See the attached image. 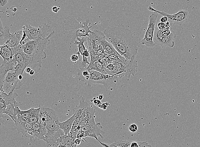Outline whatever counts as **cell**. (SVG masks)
<instances>
[{"label":"cell","mask_w":200,"mask_h":147,"mask_svg":"<svg viewBox=\"0 0 200 147\" xmlns=\"http://www.w3.org/2000/svg\"><path fill=\"white\" fill-rule=\"evenodd\" d=\"M123 64V77H126L129 79L131 76H135V74L137 72V69L138 67L137 61L136 59L135 56L132 57L130 60H126V62Z\"/></svg>","instance_id":"2e32d148"},{"label":"cell","mask_w":200,"mask_h":147,"mask_svg":"<svg viewBox=\"0 0 200 147\" xmlns=\"http://www.w3.org/2000/svg\"><path fill=\"white\" fill-rule=\"evenodd\" d=\"M157 18V13H154L149 16L147 29L145 33L144 38L140 41L141 44L146 46L147 47H153L156 45L154 41V37Z\"/></svg>","instance_id":"ba28073f"},{"label":"cell","mask_w":200,"mask_h":147,"mask_svg":"<svg viewBox=\"0 0 200 147\" xmlns=\"http://www.w3.org/2000/svg\"><path fill=\"white\" fill-rule=\"evenodd\" d=\"M87 38L89 42L88 49L90 52L91 56H95V53L102 47V41L106 39V35L103 32L99 30L98 28L94 29Z\"/></svg>","instance_id":"7c38bea8"},{"label":"cell","mask_w":200,"mask_h":147,"mask_svg":"<svg viewBox=\"0 0 200 147\" xmlns=\"http://www.w3.org/2000/svg\"><path fill=\"white\" fill-rule=\"evenodd\" d=\"M53 147H68L66 145L63 143H59V142H57L55 145Z\"/></svg>","instance_id":"8d00e7d4"},{"label":"cell","mask_w":200,"mask_h":147,"mask_svg":"<svg viewBox=\"0 0 200 147\" xmlns=\"http://www.w3.org/2000/svg\"><path fill=\"white\" fill-rule=\"evenodd\" d=\"M31 70V68L29 67H28L26 68L25 70V71L26 72L27 74H29L30 73V71Z\"/></svg>","instance_id":"7bdbcfd3"},{"label":"cell","mask_w":200,"mask_h":147,"mask_svg":"<svg viewBox=\"0 0 200 147\" xmlns=\"http://www.w3.org/2000/svg\"><path fill=\"white\" fill-rule=\"evenodd\" d=\"M27 38L30 40H37L46 38L51 33V26L43 24L38 27H33L30 25L25 26Z\"/></svg>","instance_id":"8992f818"},{"label":"cell","mask_w":200,"mask_h":147,"mask_svg":"<svg viewBox=\"0 0 200 147\" xmlns=\"http://www.w3.org/2000/svg\"><path fill=\"white\" fill-rule=\"evenodd\" d=\"M11 118L14 122L13 127L12 129L13 130H16L18 134L22 133L23 137L28 138L31 142L33 139L35 140L34 134L31 123L27 121L19 114L11 117Z\"/></svg>","instance_id":"5b68a950"},{"label":"cell","mask_w":200,"mask_h":147,"mask_svg":"<svg viewBox=\"0 0 200 147\" xmlns=\"http://www.w3.org/2000/svg\"><path fill=\"white\" fill-rule=\"evenodd\" d=\"M168 18L166 16H163L162 18H161L160 19V22L162 23H165L167 22L168 21Z\"/></svg>","instance_id":"f35d334b"},{"label":"cell","mask_w":200,"mask_h":147,"mask_svg":"<svg viewBox=\"0 0 200 147\" xmlns=\"http://www.w3.org/2000/svg\"><path fill=\"white\" fill-rule=\"evenodd\" d=\"M176 38V34L173 30H172L171 33L169 36L164 37L159 41L156 43V45L161 46L162 47H168L173 48L175 46V41Z\"/></svg>","instance_id":"d6986e66"},{"label":"cell","mask_w":200,"mask_h":147,"mask_svg":"<svg viewBox=\"0 0 200 147\" xmlns=\"http://www.w3.org/2000/svg\"><path fill=\"white\" fill-rule=\"evenodd\" d=\"M0 55L3 58V61L13 59L14 56L12 48L6 45L0 46Z\"/></svg>","instance_id":"603a6c76"},{"label":"cell","mask_w":200,"mask_h":147,"mask_svg":"<svg viewBox=\"0 0 200 147\" xmlns=\"http://www.w3.org/2000/svg\"><path fill=\"white\" fill-rule=\"evenodd\" d=\"M80 56L78 54H74V55L71 56V60L72 61L76 62L78 61L79 58H80Z\"/></svg>","instance_id":"4dcf8cb0"},{"label":"cell","mask_w":200,"mask_h":147,"mask_svg":"<svg viewBox=\"0 0 200 147\" xmlns=\"http://www.w3.org/2000/svg\"><path fill=\"white\" fill-rule=\"evenodd\" d=\"M40 108H32L31 113L28 117L26 119L27 121L33 123L39 122Z\"/></svg>","instance_id":"83f0119b"},{"label":"cell","mask_w":200,"mask_h":147,"mask_svg":"<svg viewBox=\"0 0 200 147\" xmlns=\"http://www.w3.org/2000/svg\"><path fill=\"white\" fill-rule=\"evenodd\" d=\"M148 10L149 11L154 12L164 16L167 17L172 23L178 26L181 25L186 21H187L190 15L188 11L186 10H180L176 13L172 15L169 14L164 12L157 10L150 6L148 7Z\"/></svg>","instance_id":"8fae6325"},{"label":"cell","mask_w":200,"mask_h":147,"mask_svg":"<svg viewBox=\"0 0 200 147\" xmlns=\"http://www.w3.org/2000/svg\"><path fill=\"white\" fill-rule=\"evenodd\" d=\"M10 0H0V6L1 9H4L7 7Z\"/></svg>","instance_id":"f1b7e54d"},{"label":"cell","mask_w":200,"mask_h":147,"mask_svg":"<svg viewBox=\"0 0 200 147\" xmlns=\"http://www.w3.org/2000/svg\"><path fill=\"white\" fill-rule=\"evenodd\" d=\"M60 10V8L58 7H56V6L53 7L52 8V12H54V13H58V12H59Z\"/></svg>","instance_id":"ab89813d"},{"label":"cell","mask_w":200,"mask_h":147,"mask_svg":"<svg viewBox=\"0 0 200 147\" xmlns=\"http://www.w3.org/2000/svg\"><path fill=\"white\" fill-rule=\"evenodd\" d=\"M39 122L43 126H46L47 123L51 121L59 120L56 112L54 110L47 107H40Z\"/></svg>","instance_id":"5bb4252c"},{"label":"cell","mask_w":200,"mask_h":147,"mask_svg":"<svg viewBox=\"0 0 200 147\" xmlns=\"http://www.w3.org/2000/svg\"><path fill=\"white\" fill-rule=\"evenodd\" d=\"M32 124L34 134L35 140H44L45 136L47 132L46 126L41 124L39 122Z\"/></svg>","instance_id":"ac0fdd59"},{"label":"cell","mask_w":200,"mask_h":147,"mask_svg":"<svg viewBox=\"0 0 200 147\" xmlns=\"http://www.w3.org/2000/svg\"><path fill=\"white\" fill-rule=\"evenodd\" d=\"M23 35V30H19L14 33H10V29L8 27H5L2 34H0V38L2 40L3 45L14 48L20 44Z\"/></svg>","instance_id":"52a82bcc"},{"label":"cell","mask_w":200,"mask_h":147,"mask_svg":"<svg viewBox=\"0 0 200 147\" xmlns=\"http://www.w3.org/2000/svg\"><path fill=\"white\" fill-rule=\"evenodd\" d=\"M88 102L86 101L84 98H82L80 100V104L73 109V115H75L76 119L80 118L83 111L89 106Z\"/></svg>","instance_id":"7402d4cb"},{"label":"cell","mask_w":200,"mask_h":147,"mask_svg":"<svg viewBox=\"0 0 200 147\" xmlns=\"http://www.w3.org/2000/svg\"><path fill=\"white\" fill-rule=\"evenodd\" d=\"M130 147H140L139 143V142H132L131 143Z\"/></svg>","instance_id":"74e56055"},{"label":"cell","mask_w":200,"mask_h":147,"mask_svg":"<svg viewBox=\"0 0 200 147\" xmlns=\"http://www.w3.org/2000/svg\"><path fill=\"white\" fill-rule=\"evenodd\" d=\"M55 31H53L49 36L46 38L36 40L38 41L37 49L36 52L32 56V61L28 66L38 73L40 71L42 67L43 60L46 59L47 55L45 50L49 45L50 38L54 35Z\"/></svg>","instance_id":"277c9868"},{"label":"cell","mask_w":200,"mask_h":147,"mask_svg":"<svg viewBox=\"0 0 200 147\" xmlns=\"http://www.w3.org/2000/svg\"><path fill=\"white\" fill-rule=\"evenodd\" d=\"M24 84L19 79L14 71L9 72L6 76L2 86L0 88L1 91L9 94L14 92L15 90L20 89Z\"/></svg>","instance_id":"30bf717a"},{"label":"cell","mask_w":200,"mask_h":147,"mask_svg":"<svg viewBox=\"0 0 200 147\" xmlns=\"http://www.w3.org/2000/svg\"><path fill=\"white\" fill-rule=\"evenodd\" d=\"M35 73H36V72H35V71L32 69V70L30 71V72L29 74H30V75H33Z\"/></svg>","instance_id":"ee69618b"},{"label":"cell","mask_w":200,"mask_h":147,"mask_svg":"<svg viewBox=\"0 0 200 147\" xmlns=\"http://www.w3.org/2000/svg\"><path fill=\"white\" fill-rule=\"evenodd\" d=\"M17 64L14 58L8 61H3L2 64L0 67V88L2 86L3 83L7 74L10 71H15V68Z\"/></svg>","instance_id":"9a60e30c"},{"label":"cell","mask_w":200,"mask_h":147,"mask_svg":"<svg viewBox=\"0 0 200 147\" xmlns=\"http://www.w3.org/2000/svg\"><path fill=\"white\" fill-rule=\"evenodd\" d=\"M18 96V94L14 92L7 94L1 91L0 100L2 101L7 106L8 105H12L14 106H19L21 104L16 101V98Z\"/></svg>","instance_id":"e0dca14e"},{"label":"cell","mask_w":200,"mask_h":147,"mask_svg":"<svg viewBox=\"0 0 200 147\" xmlns=\"http://www.w3.org/2000/svg\"><path fill=\"white\" fill-rule=\"evenodd\" d=\"M119 78L117 74L114 75H105L94 70H88L82 76L79 77V81L83 82L88 87L93 84H101L105 88L109 89L110 85L116 82Z\"/></svg>","instance_id":"3957f363"},{"label":"cell","mask_w":200,"mask_h":147,"mask_svg":"<svg viewBox=\"0 0 200 147\" xmlns=\"http://www.w3.org/2000/svg\"><path fill=\"white\" fill-rule=\"evenodd\" d=\"M95 118L93 117L90 120L89 123L82 128L81 129L84 133L85 137H89L94 138L97 140H98V137H100L101 139L104 138L103 135L105 132L102 130V126L100 123H96L95 121Z\"/></svg>","instance_id":"4fadbf2b"},{"label":"cell","mask_w":200,"mask_h":147,"mask_svg":"<svg viewBox=\"0 0 200 147\" xmlns=\"http://www.w3.org/2000/svg\"><path fill=\"white\" fill-rule=\"evenodd\" d=\"M103 33L106 40L111 43L121 55L127 60L131 59L138 54L139 42L138 38L122 24L115 27H108Z\"/></svg>","instance_id":"6da1fadb"},{"label":"cell","mask_w":200,"mask_h":147,"mask_svg":"<svg viewBox=\"0 0 200 147\" xmlns=\"http://www.w3.org/2000/svg\"><path fill=\"white\" fill-rule=\"evenodd\" d=\"M18 78H19V80H20V81H22L23 79L22 75H19V76H18Z\"/></svg>","instance_id":"bcb514c9"},{"label":"cell","mask_w":200,"mask_h":147,"mask_svg":"<svg viewBox=\"0 0 200 147\" xmlns=\"http://www.w3.org/2000/svg\"><path fill=\"white\" fill-rule=\"evenodd\" d=\"M101 45L104 49V53L108 57L109 55H111V54H114V55L117 56L120 55L116 51L112 45L108 42L106 39L102 41Z\"/></svg>","instance_id":"484cf974"},{"label":"cell","mask_w":200,"mask_h":147,"mask_svg":"<svg viewBox=\"0 0 200 147\" xmlns=\"http://www.w3.org/2000/svg\"><path fill=\"white\" fill-rule=\"evenodd\" d=\"M10 9L12 11L14 12V13H16V12L18 11L17 8L16 6H13V7L11 8Z\"/></svg>","instance_id":"b9f144b4"},{"label":"cell","mask_w":200,"mask_h":147,"mask_svg":"<svg viewBox=\"0 0 200 147\" xmlns=\"http://www.w3.org/2000/svg\"><path fill=\"white\" fill-rule=\"evenodd\" d=\"M158 28L161 30H164L166 29L165 24L160 22L158 24Z\"/></svg>","instance_id":"d6a6232c"},{"label":"cell","mask_w":200,"mask_h":147,"mask_svg":"<svg viewBox=\"0 0 200 147\" xmlns=\"http://www.w3.org/2000/svg\"><path fill=\"white\" fill-rule=\"evenodd\" d=\"M75 119V115H73L67 120L62 122V123L59 122V125L60 129L63 131L65 135L68 134L71 132L72 128L73 123Z\"/></svg>","instance_id":"44dd1931"},{"label":"cell","mask_w":200,"mask_h":147,"mask_svg":"<svg viewBox=\"0 0 200 147\" xmlns=\"http://www.w3.org/2000/svg\"><path fill=\"white\" fill-rule=\"evenodd\" d=\"M4 31V29L3 28L1 20V23H0V34H2Z\"/></svg>","instance_id":"60d3db41"},{"label":"cell","mask_w":200,"mask_h":147,"mask_svg":"<svg viewBox=\"0 0 200 147\" xmlns=\"http://www.w3.org/2000/svg\"><path fill=\"white\" fill-rule=\"evenodd\" d=\"M14 58L17 63L15 68V74L18 77L19 75H23L26 68L31 63L32 57L24 52L22 46L20 44L19 49L15 54Z\"/></svg>","instance_id":"9c48e42d"},{"label":"cell","mask_w":200,"mask_h":147,"mask_svg":"<svg viewBox=\"0 0 200 147\" xmlns=\"http://www.w3.org/2000/svg\"><path fill=\"white\" fill-rule=\"evenodd\" d=\"M110 61V59L108 57H103V58H102L101 59H100L99 60V61H100V62H101L102 63H103V64L108 62H109Z\"/></svg>","instance_id":"e575fe53"},{"label":"cell","mask_w":200,"mask_h":147,"mask_svg":"<svg viewBox=\"0 0 200 147\" xmlns=\"http://www.w3.org/2000/svg\"><path fill=\"white\" fill-rule=\"evenodd\" d=\"M59 131H47L44 141L47 143L48 146L53 147L57 142L58 139L61 137Z\"/></svg>","instance_id":"ffe728a7"},{"label":"cell","mask_w":200,"mask_h":147,"mask_svg":"<svg viewBox=\"0 0 200 147\" xmlns=\"http://www.w3.org/2000/svg\"><path fill=\"white\" fill-rule=\"evenodd\" d=\"M138 130V126L135 124H133L131 125L129 127V130L131 132H136Z\"/></svg>","instance_id":"f546056e"},{"label":"cell","mask_w":200,"mask_h":147,"mask_svg":"<svg viewBox=\"0 0 200 147\" xmlns=\"http://www.w3.org/2000/svg\"><path fill=\"white\" fill-rule=\"evenodd\" d=\"M87 40L88 38L87 37H78L77 38V40L74 42V44L77 46L78 48V51L76 54L82 56L88 50V49L86 48L84 45V43Z\"/></svg>","instance_id":"d4e9b609"},{"label":"cell","mask_w":200,"mask_h":147,"mask_svg":"<svg viewBox=\"0 0 200 147\" xmlns=\"http://www.w3.org/2000/svg\"><path fill=\"white\" fill-rule=\"evenodd\" d=\"M93 101L92 102H93L94 103V104L96 106H98L99 105L102 104L101 102L100 101V100H97V99H96V98H94L93 99Z\"/></svg>","instance_id":"d590c367"},{"label":"cell","mask_w":200,"mask_h":147,"mask_svg":"<svg viewBox=\"0 0 200 147\" xmlns=\"http://www.w3.org/2000/svg\"><path fill=\"white\" fill-rule=\"evenodd\" d=\"M65 30L68 32V38L74 42L78 37H87L92 32L91 29L97 24L95 23L90 26L89 19H86L83 22L79 21L73 16L67 17L64 20Z\"/></svg>","instance_id":"7a4b0ae2"},{"label":"cell","mask_w":200,"mask_h":147,"mask_svg":"<svg viewBox=\"0 0 200 147\" xmlns=\"http://www.w3.org/2000/svg\"><path fill=\"white\" fill-rule=\"evenodd\" d=\"M76 139L75 136L69 133L68 134L61 136L57 142L65 144L68 147H77V145L75 142Z\"/></svg>","instance_id":"cb8c5ba5"},{"label":"cell","mask_w":200,"mask_h":147,"mask_svg":"<svg viewBox=\"0 0 200 147\" xmlns=\"http://www.w3.org/2000/svg\"><path fill=\"white\" fill-rule=\"evenodd\" d=\"M140 147H152L150 145H149L147 141L139 142Z\"/></svg>","instance_id":"836d02e7"},{"label":"cell","mask_w":200,"mask_h":147,"mask_svg":"<svg viewBox=\"0 0 200 147\" xmlns=\"http://www.w3.org/2000/svg\"><path fill=\"white\" fill-rule=\"evenodd\" d=\"M110 104L108 102L102 103V104L100 105L99 106V107L102 109L106 110L107 109L108 106H109Z\"/></svg>","instance_id":"1f68e13d"},{"label":"cell","mask_w":200,"mask_h":147,"mask_svg":"<svg viewBox=\"0 0 200 147\" xmlns=\"http://www.w3.org/2000/svg\"><path fill=\"white\" fill-rule=\"evenodd\" d=\"M104 96L103 95H100L99 96L98 99L100 100H102L103 99Z\"/></svg>","instance_id":"f6af8a7d"},{"label":"cell","mask_w":200,"mask_h":147,"mask_svg":"<svg viewBox=\"0 0 200 147\" xmlns=\"http://www.w3.org/2000/svg\"><path fill=\"white\" fill-rule=\"evenodd\" d=\"M86 68L90 70L97 71L102 74L108 75L105 69L104 66L103 64L99 61H97L94 64H90Z\"/></svg>","instance_id":"4316f807"}]
</instances>
